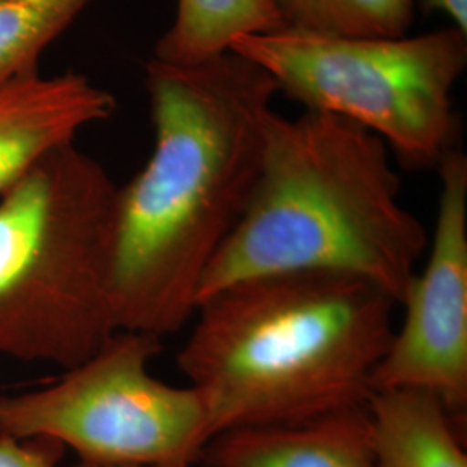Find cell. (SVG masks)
Instances as JSON below:
<instances>
[{
  "mask_svg": "<svg viewBox=\"0 0 467 467\" xmlns=\"http://www.w3.org/2000/svg\"><path fill=\"white\" fill-rule=\"evenodd\" d=\"M146 85L154 148L118 187L109 295L118 331L163 337L194 316L202 277L250 201L279 90L233 50L189 67L152 59Z\"/></svg>",
  "mask_w": 467,
  "mask_h": 467,
  "instance_id": "obj_1",
  "label": "cell"
},
{
  "mask_svg": "<svg viewBox=\"0 0 467 467\" xmlns=\"http://www.w3.org/2000/svg\"><path fill=\"white\" fill-rule=\"evenodd\" d=\"M399 303L376 284L284 272L204 296L177 366L210 409L213 436L366 407Z\"/></svg>",
  "mask_w": 467,
  "mask_h": 467,
  "instance_id": "obj_2",
  "label": "cell"
},
{
  "mask_svg": "<svg viewBox=\"0 0 467 467\" xmlns=\"http://www.w3.org/2000/svg\"><path fill=\"white\" fill-rule=\"evenodd\" d=\"M426 248L428 233L401 202L400 177L378 135L320 111H274L250 201L206 270L198 303L284 272L353 275L400 303Z\"/></svg>",
  "mask_w": 467,
  "mask_h": 467,
  "instance_id": "obj_3",
  "label": "cell"
},
{
  "mask_svg": "<svg viewBox=\"0 0 467 467\" xmlns=\"http://www.w3.org/2000/svg\"><path fill=\"white\" fill-rule=\"evenodd\" d=\"M118 185L73 144L0 200V355L71 368L118 333L109 239Z\"/></svg>",
  "mask_w": 467,
  "mask_h": 467,
  "instance_id": "obj_4",
  "label": "cell"
},
{
  "mask_svg": "<svg viewBox=\"0 0 467 467\" xmlns=\"http://www.w3.org/2000/svg\"><path fill=\"white\" fill-rule=\"evenodd\" d=\"M233 52L265 69L310 111L378 135L403 163L440 165L451 150V90L467 63V34L443 28L397 38L279 30L239 38Z\"/></svg>",
  "mask_w": 467,
  "mask_h": 467,
  "instance_id": "obj_5",
  "label": "cell"
},
{
  "mask_svg": "<svg viewBox=\"0 0 467 467\" xmlns=\"http://www.w3.org/2000/svg\"><path fill=\"white\" fill-rule=\"evenodd\" d=\"M161 337L118 331L46 388L0 395V434L49 438L80 461L130 467H194L213 438L210 409L192 384L156 379Z\"/></svg>",
  "mask_w": 467,
  "mask_h": 467,
  "instance_id": "obj_6",
  "label": "cell"
},
{
  "mask_svg": "<svg viewBox=\"0 0 467 467\" xmlns=\"http://www.w3.org/2000/svg\"><path fill=\"white\" fill-rule=\"evenodd\" d=\"M441 192L430 254L405 289L400 326L374 374V391L434 393L455 416L467 409V158L440 161Z\"/></svg>",
  "mask_w": 467,
  "mask_h": 467,
  "instance_id": "obj_7",
  "label": "cell"
},
{
  "mask_svg": "<svg viewBox=\"0 0 467 467\" xmlns=\"http://www.w3.org/2000/svg\"><path fill=\"white\" fill-rule=\"evenodd\" d=\"M115 98L82 75H36L0 85V196L84 127L115 113Z\"/></svg>",
  "mask_w": 467,
  "mask_h": 467,
  "instance_id": "obj_8",
  "label": "cell"
},
{
  "mask_svg": "<svg viewBox=\"0 0 467 467\" xmlns=\"http://www.w3.org/2000/svg\"><path fill=\"white\" fill-rule=\"evenodd\" d=\"M201 467H378L368 405L274 426L222 431L210 440Z\"/></svg>",
  "mask_w": 467,
  "mask_h": 467,
  "instance_id": "obj_9",
  "label": "cell"
},
{
  "mask_svg": "<svg viewBox=\"0 0 467 467\" xmlns=\"http://www.w3.org/2000/svg\"><path fill=\"white\" fill-rule=\"evenodd\" d=\"M378 467H467L464 422L434 393L374 391L368 403Z\"/></svg>",
  "mask_w": 467,
  "mask_h": 467,
  "instance_id": "obj_10",
  "label": "cell"
},
{
  "mask_svg": "<svg viewBox=\"0 0 467 467\" xmlns=\"http://www.w3.org/2000/svg\"><path fill=\"white\" fill-rule=\"evenodd\" d=\"M285 30L272 0H177V15L156 47V61L189 67L229 52L243 36Z\"/></svg>",
  "mask_w": 467,
  "mask_h": 467,
  "instance_id": "obj_11",
  "label": "cell"
},
{
  "mask_svg": "<svg viewBox=\"0 0 467 467\" xmlns=\"http://www.w3.org/2000/svg\"><path fill=\"white\" fill-rule=\"evenodd\" d=\"M287 30L327 36L397 38L414 21V0H272Z\"/></svg>",
  "mask_w": 467,
  "mask_h": 467,
  "instance_id": "obj_12",
  "label": "cell"
},
{
  "mask_svg": "<svg viewBox=\"0 0 467 467\" xmlns=\"http://www.w3.org/2000/svg\"><path fill=\"white\" fill-rule=\"evenodd\" d=\"M90 0H0V85L36 75L42 50Z\"/></svg>",
  "mask_w": 467,
  "mask_h": 467,
  "instance_id": "obj_13",
  "label": "cell"
},
{
  "mask_svg": "<svg viewBox=\"0 0 467 467\" xmlns=\"http://www.w3.org/2000/svg\"><path fill=\"white\" fill-rule=\"evenodd\" d=\"M65 451L49 438L16 440L0 434V467H57Z\"/></svg>",
  "mask_w": 467,
  "mask_h": 467,
  "instance_id": "obj_14",
  "label": "cell"
},
{
  "mask_svg": "<svg viewBox=\"0 0 467 467\" xmlns=\"http://www.w3.org/2000/svg\"><path fill=\"white\" fill-rule=\"evenodd\" d=\"M426 9L451 17L455 28L467 34V0H424Z\"/></svg>",
  "mask_w": 467,
  "mask_h": 467,
  "instance_id": "obj_15",
  "label": "cell"
},
{
  "mask_svg": "<svg viewBox=\"0 0 467 467\" xmlns=\"http://www.w3.org/2000/svg\"><path fill=\"white\" fill-rule=\"evenodd\" d=\"M71 467H130V466H106V464H94V462H84V461H80L78 464H75V466Z\"/></svg>",
  "mask_w": 467,
  "mask_h": 467,
  "instance_id": "obj_16",
  "label": "cell"
}]
</instances>
